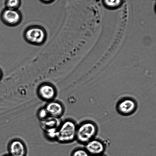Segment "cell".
<instances>
[{"instance_id": "9", "label": "cell", "mask_w": 156, "mask_h": 156, "mask_svg": "<svg viewBox=\"0 0 156 156\" xmlns=\"http://www.w3.org/2000/svg\"><path fill=\"white\" fill-rule=\"evenodd\" d=\"M136 108V104L130 98H125L118 103L117 108L118 111L122 115H127L132 114Z\"/></svg>"}, {"instance_id": "10", "label": "cell", "mask_w": 156, "mask_h": 156, "mask_svg": "<svg viewBox=\"0 0 156 156\" xmlns=\"http://www.w3.org/2000/svg\"><path fill=\"white\" fill-rule=\"evenodd\" d=\"M40 121V126L44 132L50 130L57 129L62 122L60 118L50 116Z\"/></svg>"}, {"instance_id": "14", "label": "cell", "mask_w": 156, "mask_h": 156, "mask_svg": "<svg viewBox=\"0 0 156 156\" xmlns=\"http://www.w3.org/2000/svg\"><path fill=\"white\" fill-rule=\"evenodd\" d=\"M39 1L42 3L45 4H49L55 1L53 0H39Z\"/></svg>"}, {"instance_id": "6", "label": "cell", "mask_w": 156, "mask_h": 156, "mask_svg": "<svg viewBox=\"0 0 156 156\" xmlns=\"http://www.w3.org/2000/svg\"><path fill=\"white\" fill-rule=\"evenodd\" d=\"M37 92L39 98L47 102L54 100L57 95L55 87L48 83L41 84L37 89Z\"/></svg>"}, {"instance_id": "12", "label": "cell", "mask_w": 156, "mask_h": 156, "mask_svg": "<svg viewBox=\"0 0 156 156\" xmlns=\"http://www.w3.org/2000/svg\"><path fill=\"white\" fill-rule=\"evenodd\" d=\"M90 155L83 147H78L73 149L71 151L70 156H90Z\"/></svg>"}, {"instance_id": "17", "label": "cell", "mask_w": 156, "mask_h": 156, "mask_svg": "<svg viewBox=\"0 0 156 156\" xmlns=\"http://www.w3.org/2000/svg\"></svg>"}, {"instance_id": "11", "label": "cell", "mask_w": 156, "mask_h": 156, "mask_svg": "<svg viewBox=\"0 0 156 156\" xmlns=\"http://www.w3.org/2000/svg\"><path fill=\"white\" fill-rule=\"evenodd\" d=\"M21 4V1L20 0H6L4 2L5 8L14 10H18Z\"/></svg>"}, {"instance_id": "16", "label": "cell", "mask_w": 156, "mask_h": 156, "mask_svg": "<svg viewBox=\"0 0 156 156\" xmlns=\"http://www.w3.org/2000/svg\"><path fill=\"white\" fill-rule=\"evenodd\" d=\"M90 156H107L105 154H99V155H91Z\"/></svg>"}, {"instance_id": "5", "label": "cell", "mask_w": 156, "mask_h": 156, "mask_svg": "<svg viewBox=\"0 0 156 156\" xmlns=\"http://www.w3.org/2000/svg\"><path fill=\"white\" fill-rule=\"evenodd\" d=\"M7 153L12 156H27V147L24 140L18 137L10 139L6 147Z\"/></svg>"}, {"instance_id": "3", "label": "cell", "mask_w": 156, "mask_h": 156, "mask_svg": "<svg viewBox=\"0 0 156 156\" xmlns=\"http://www.w3.org/2000/svg\"><path fill=\"white\" fill-rule=\"evenodd\" d=\"M23 37L28 43L35 45L43 44L46 40L47 34L45 29L41 26L34 24L28 27L23 33Z\"/></svg>"}, {"instance_id": "2", "label": "cell", "mask_w": 156, "mask_h": 156, "mask_svg": "<svg viewBox=\"0 0 156 156\" xmlns=\"http://www.w3.org/2000/svg\"><path fill=\"white\" fill-rule=\"evenodd\" d=\"M98 129L96 124L90 121L83 122L77 125L76 140L83 146L96 137Z\"/></svg>"}, {"instance_id": "4", "label": "cell", "mask_w": 156, "mask_h": 156, "mask_svg": "<svg viewBox=\"0 0 156 156\" xmlns=\"http://www.w3.org/2000/svg\"><path fill=\"white\" fill-rule=\"evenodd\" d=\"M0 18L4 24L9 27H13L20 23L23 17L21 12L18 10L5 8L2 11Z\"/></svg>"}, {"instance_id": "8", "label": "cell", "mask_w": 156, "mask_h": 156, "mask_svg": "<svg viewBox=\"0 0 156 156\" xmlns=\"http://www.w3.org/2000/svg\"><path fill=\"white\" fill-rule=\"evenodd\" d=\"M49 116L60 118L64 112V108L60 102L55 100L48 102L44 107Z\"/></svg>"}, {"instance_id": "1", "label": "cell", "mask_w": 156, "mask_h": 156, "mask_svg": "<svg viewBox=\"0 0 156 156\" xmlns=\"http://www.w3.org/2000/svg\"><path fill=\"white\" fill-rule=\"evenodd\" d=\"M77 125L72 120L62 122L57 129L55 141L61 144H68L76 140Z\"/></svg>"}, {"instance_id": "7", "label": "cell", "mask_w": 156, "mask_h": 156, "mask_svg": "<svg viewBox=\"0 0 156 156\" xmlns=\"http://www.w3.org/2000/svg\"><path fill=\"white\" fill-rule=\"evenodd\" d=\"M83 147L90 156L104 154L107 149L105 142L97 137L89 141Z\"/></svg>"}, {"instance_id": "13", "label": "cell", "mask_w": 156, "mask_h": 156, "mask_svg": "<svg viewBox=\"0 0 156 156\" xmlns=\"http://www.w3.org/2000/svg\"><path fill=\"white\" fill-rule=\"evenodd\" d=\"M37 115L40 121L45 119L49 116L44 107L41 108L38 110Z\"/></svg>"}, {"instance_id": "15", "label": "cell", "mask_w": 156, "mask_h": 156, "mask_svg": "<svg viewBox=\"0 0 156 156\" xmlns=\"http://www.w3.org/2000/svg\"><path fill=\"white\" fill-rule=\"evenodd\" d=\"M1 156H12L11 155H10L8 153H6L2 155Z\"/></svg>"}]
</instances>
